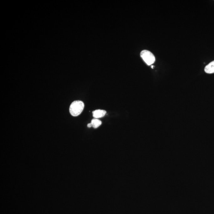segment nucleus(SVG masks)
Listing matches in <instances>:
<instances>
[{
	"mask_svg": "<svg viewBox=\"0 0 214 214\" xmlns=\"http://www.w3.org/2000/svg\"><path fill=\"white\" fill-rule=\"evenodd\" d=\"M84 104L82 101L76 100L71 104L69 107V112L73 116L76 117L80 115L84 108Z\"/></svg>",
	"mask_w": 214,
	"mask_h": 214,
	"instance_id": "1",
	"label": "nucleus"
},
{
	"mask_svg": "<svg viewBox=\"0 0 214 214\" xmlns=\"http://www.w3.org/2000/svg\"><path fill=\"white\" fill-rule=\"evenodd\" d=\"M140 56L147 65H152L155 62V57L151 52L148 50H142L140 53Z\"/></svg>",
	"mask_w": 214,
	"mask_h": 214,
	"instance_id": "2",
	"label": "nucleus"
},
{
	"mask_svg": "<svg viewBox=\"0 0 214 214\" xmlns=\"http://www.w3.org/2000/svg\"><path fill=\"white\" fill-rule=\"evenodd\" d=\"M106 114V111L104 110H98L93 111V116L95 119H99L104 117Z\"/></svg>",
	"mask_w": 214,
	"mask_h": 214,
	"instance_id": "3",
	"label": "nucleus"
},
{
	"mask_svg": "<svg viewBox=\"0 0 214 214\" xmlns=\"http://www.w3.org/2000/svg\"><path fill=\"white\" fill-rule=\"evenodd\" d=\"M204 70L205 72L208 74L214 73V61L211 62L205 67Z\"/></svg>",
	"mask_w": 214,
	"mask_h": 214,
	"instance_id": "4",
	"label": "nucleus"
},
{
	"mask_svg": "<svg viewBox=\"0 0 214 214\" xmlns=\"http://www.w3.org/2000/svg\"><path fill=\"white\" fill-rule=\"evenodd\" d=\"M91 124L92 127L96 129L99 127L102 124V122L98 119H94L91 121Z\"/></svg>",
	"mask_w": 214,
	"mask_h": 214,
	"instance_id": "5",
	"label": "nucleus"
},
{
	"mask_svg": "<svg viewBox=\"0 0 214 214\" xmlns=\"http://www.w3.org/2000/svg\"><path fill=\"white\" fill-rule=\"evenodd\" d=\"M87 127L89 128H90L92 127L91 123H89V124L87 125Z\"/></svg>",
	"mask_w": 214,
	"mask_h": 214,
	"instance_id": "6",
	"label": "nucleus"
}]
</instances>
